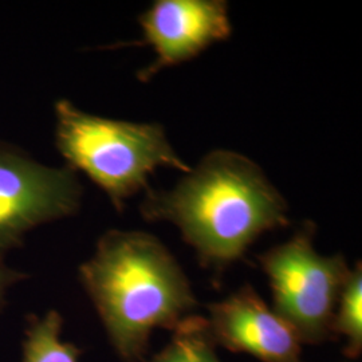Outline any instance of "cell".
Returning <instances> with one entry per match:
<instances>
[{
    "label": "cell",
    "mask_w": 362,
    "mask_h": 362,
    "mask_svg": "<svg viewBox=\"0 0 362 362\" xmlns=\"http://www.w3.org/2000/svg\"><path fill=\"white\" fill-rule=\"evenodd\" d=\"M78 275L122 362L145 361L152 333L173 332L197 309L188 276L151 233L106 231Z\"/></svg>",
    "instance_id": "7a4b0ae2"
},
{
    "label": "cell",
    "mask_w": 362,
    "mask_h": 362,
    "mask_svg": "<svg viewBox=\"0 0 362 362\" xmlns=\"http://www.w3.org/2000/svg\"><path fill=\"white\" fill-rule=\"evenodd\" d=\"M82 187L73 169L39 164L22 151L0 145V262L45 223L74 215Z\"/></svg>",
    "instance_id": "5b68a950"
},
{
    "label": "cell",
    "mask_w": 362,
    "mask_h": 362,
    "mask_svg": "<svg viewBox=\"0 0 362 362\" xmlns=\"http://www.w3.org/2000/svg\"><path fill=\"white\" fill-rule=\"evenodd\" d=\"M151 362H221L209 336L206 318L191 315L173 332L168 344Z\"/></svg>",
    "instance_id": "30bf717a"
},
{
    "label": "cell",
    "mask_w": 362,
    "mask_h": 362,
    "mask_svg": "<svg viewBox=\"0 0 362 362\" xmlns=\"http://www.w3.org/2000/svg\"><path fill=\"white\" fill-rule=\"evenodd\" d=\"M27 274L16 272L4 264V262H0V311L6 306V296L11 286L26 279Z\"/></svg>",
    "instance_id": "8fae6325"
},
{
    "label": "cell",
    "mask_w": 362,
    "mask_h": 362,
    "mask_svg": "<svg viewBox=\"0 0 362 362\" xmlns=\"http://www.w3.org/2000/svg\"><path fill=\"white\" fill-rule=\"evenodd\" d=\"M333 339L342 338V353L357 360L362 353V266L357 262L350 269L346 282L337 302L332 322Z\"/></svg>",
    "instance_id": "9c48e42d"
},
{
    "label": "cell",
    "mask_w": 362,
    "mask_h": 362,
    "mask_svg": "<svg viewBox=\"0 0 362 362\" xmlns=\"http://www.w3.org/2000/svg\"><path fill=\"white\" fill-rule=\"evenodd\" d=\"M143 40L118 46H151L155 62L139 71L148 82L170 66H177L227 40L233 34L228 3L224 0H157L139 18Z\"/></svg>",
    "instance_id": "8992f818"
},
{
    "label": "cell",
    "mask_w": 362,
    "mask_h": 362,
    "mask_svg": "<svg viewBox=\"0 0 362 362\" xmlns=\"http://www.w3.org/2000/svg\"><path fill=\"white\" fill-rule=\"evenodd\" d=\"M146 221L172 223L200 264L218 274L243 258L260 235L288 226L285 197L245 155L216 149L169 191L146 189Z\"/></svg>",
    "instance_id": "6da1fadb"
},
{
    "label": "cell",
    "mask_w": 362,
    "mask_h": 362,
    "mask_svg": "<svg viewBox=\"0 0 362 362\" xmlns=\"http://www.w3.org/2000/svg\"><path fill=\"white\" fill-rule=\"evenodd\" d=\"M346 362H351V361H346Z\"/></svg>",
    "instance_id": "7c38bea8"
},
{
    "label": "cell",
    "mask_w": 362,
    "mask_h": 362,
    "mask_svg": "<svg viewBox=\"0 0 362 362\" xmlns=\"http://www.w3.org/2000/svg\"><path fill=\"white\" fill-rule=\"evenodd\" d=\"M206 318L214 344L260 362H305L296 330L251 286L209 303Z\"/></svg>",
    "instance_id": "52a82bcc"
},
{
    "label": "cell",
    "mask_w": 362,
    "mask_h": 362,
    "mask_svg": "<svg viewBox=\"0 0 362 362\" xmlns=\"http://www.w3.org/2000/svg\"><path fill=\"white\" fill-rule=\"evenodd\" d=\"M314 236L315 226L306 221L258 260L269 279L272 309L296 330L302 344L320 345L333 339V315L350 267L341 254H320Z\"/></svg>",
    "instance_id": "277c9868"
},
{
    "label": "cell",
    "mask_w": 362,
    "mask_h": 362,
    "mask_svg": "<svg viewBox=\"0 0 362 362\" xmlns=\"http://www.w3.org/2000/svg\"><path fill=\"white\" fill-rule=\"evenodd\" d=\"M64 318L57 310L28 315L22 341V362H79L82 350L61 338Z\"/></svg>",
    "instance_id": "ba28073f"
},
{
    "label": "cell",
    "mask_w": 362,
    "mask_h": 362,
    "mask_svg": "<svg viewBox=\"0 0 362 362\" xmlns=\"http://www.w3.org/2000/svg\"><path fill=\"white\" fill-rule=\"evenodd\" d=\"M55 146L74 172L85 173L117 211L130 196L149 189L148 179L161 167L188 173L158 124L93 116L69 100L55 103Z\"/></svg>",
    "instance_id": "3957f363"
}]
</instances>
